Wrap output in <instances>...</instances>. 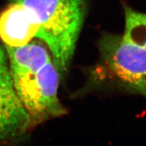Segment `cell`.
<instances>
[{
    "instance_id": "6",
    "label": "cell",
    "mask_w": 146,
    "mask_h": 146,
    "mask_svg": "<svg viewBox=\"0 0 146 146\" xmlns=\"http://www.w3.org/2000/svg\"><path fill=\"white\" fill-rule=\"evenodd\" d=\"M11 74L36 72L52 61L48 50L43 43L31 41L21 47L5 45Z\"/></svg>"
},
{
    "instance_id": "5",
    "label": "cell",
    "mask_w": 146,
    "mask_h": 146,
    "mask_svg": "<svg viewBox=\"0 0 146 146\" xmlns=\"http://www.w3.org/2000/svg\"><path fill=\"white\" fill-rule=\"evenodd\" d=\"M39 24L30 9L21 3L11 1L0 12V39L12 47L28 44L36 37Z\"/></svg>"
},
{
    "instance_id": "3",
    "label": "cell",
    "mask_w": 146,
    "mask_h": 146,
    "mask_svg": "<svg viewBox=\"0 0 146 146\" xmlns=\"http://www.w3.org/2000/svg\"><path fill=\"white\" fill-rule=\"evenodd\" d=\"M99 48L103 62L118 83L146 98V49L112 34L102 36Z\"/></svg>"
},
{
    "instance_id": "1",
    "label": "cell",
    "mask_w": 146,
    "mask_h": 146,
    "mask_svg": "<svg viewBox=\"0 0 146 146\" xmlns=\"http://www.w3.org/2000/svg\"><path fill=\"white\" fill-rule=\"evenodd\" d=\"M33 12L36 37L45 43L58 72L68 71L87 13L86 0H11Z\"/></svg>"
},
{
    "instance_id": "4",
    "label": "cell",
    "mask_w": 146,
    "mask_h": 146,
    "mask_svg": "<svg viewBox=\"0 0 146 146\" xmlns=\"http://www.w3.org/2000/svg\"><path fill=\"white\" fill-rule=\"evenodd\" d=\"M32 127L14 89L5 47L0 44V143L16 141Z\"/></svg>"
},
{
    "instance_id": "7",
    "label": "cell",
    "mask_w": 146,
    "mask_h": 146,
    "mask_svg": "<svg viewBox=\"0 0 146 146\" xmlns=\"http://www.w3.org/2000/svg\"><path fill=\"white\" fill-rule=\"evenodd\" d=\"M125 28L123 37L133 44L146 49V13L125 7Z\"/></svg>"
},
{
    "instance_id": "2",
    "label": "cell",
    "mask_w": 146,
    "mask_h": 146,
    "mask_svg": "<svg viewBox=\"0 0 146 146\" xmlns=\"http://www.w3.org/2000/svg\"><path fill=\"white\" fill-rule=\"evenodd\" d=\"M11 76L16 94L33 125L66 114V109L58 96L59 72L52 60L36 72Z\"/></svg>"
}]
</instances>
